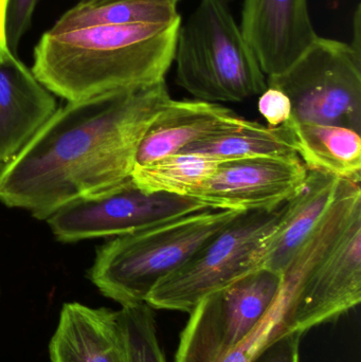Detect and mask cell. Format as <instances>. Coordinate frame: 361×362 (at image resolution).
<instances>
[{
  "mask_svg": "<svg viewBox=\"0 0 361 362\" xmlns=\"http://www.w3.org/2000/svg\"><path fill=\"white\" fill-rule=\"evenodd\" d=\"M57 101L31 69L11 55L0 63V168L57 112Z\"/></svg>",
  "mask_w": 361,
  "mask_h": 362,
  "instance_id": "obj_13",
  "label": "cell"
},
{
  "mask_svg": "<svg viewBox=\"0 0 361 362\" xmlns=\"http://www.w3.org/2000/svg\"><path fill=\"white\" fill-rule=\"evenodd\" d=\"M307 174L299 157L222 161L192 197L212 209L271 210L296 196Z\"/></svg>",
  "mask_w": 361,
  "mask_h": 362,
  "instance_id": "obj_10",
  "label": "cell"
},
{
  "mask_svg": "<svg viewBox=\"0 0 361 362\" xmlns=\"http://www.w3.org/2000/svg\"><path fill=\"white\" fill-rule=\"evenodd\" d=\"M179 19L177 8L153 2L122 0L95 6L76 4L59 17L50 31L61 33L93 25L170 23Z\"/></svg>",
  "mask_w": 361,
  "mask_h": 362,
  "instance_id": "obj_19",
  "label": "cell"
},
{
  "mask_svg": "<svg viewBox=\"0 0 361 362\" xmlns=\"http://www.w3.org/2000/svg\"><path fill=\"white\" fill-rule=\"evenodd\" d=\"M170 101L162 81L68 102L0 168V202L47 221L67 204L131 180L138 146Z\"/></svg>",
  "mask_w": 361,
  "mask_h": 362,
  "instance_id": "obj_1",
  "label": "cell"
},
{
  "mask_svg": "<svg viewBox=\"0 0 361 362\" xmlns=\"http://www.w3.org/2000/svg\"><path fill=\"white\" fill-rule=\"evenodd\" d=\"M239 25L267 78L285 72L319 37L309 0H243Z\"/></svg>",
  "mask_w": 361,
  "mask_h": 362,
  "instance_id": "obj_11",
  "label": "cell"
},
{
  "mask_svg": "<svg viewBox=\"0 0 361 362\" xmlns=\"http://www.w3.org/2000/svg\"><path fill=\"white\" fill-rule=\"evenodd\" d=\"M243 119L222 104L171 99L146 129L134 165L180 154L197 142L233 129Z\"/></svg>",
  "mask_w": 361,
  "mask_h": 362,
  "instance_id": "obj_12",
  "label": "cell"
},
{
  "mask_svg": "<svg viewBox=\"0 0 361 362\" xmlns=\"http://www.w3.org/2000/svg\"><path fill=\"white\" fill-rule=\"evenodd\" d=\"M37 0H8L6 6V40L8 49L17 57V49L32 23Z\"/></svg>",
  "mask_w": 361,
  "mask_h": 362,
  "instance_id": "obj_21",
  "label": "cell"
},
{
  "mask_svg": "<svg viewBox=\"0 0 361 362\" xmlns=\"http://www.w3.org/2000/svg\"><path fill=\"white\" fill-rule=\"evenodd\" d=\"M350 47L356 54L361 57V6L358 4L353 16V35L350 42Z\"/></svg>",
  "mask_w": 361,
  "mask_h": 362,
  "instance_id": "obj_25",
  "label": "cell"
},
{
  "mask_svg": "<svg viewBox=\"0 0 361 362\" xmlns=\"http://www.w3.org/2000/svg\"><path fill=\"white\" fill-rule=\"evenodd\" d=\"M283 276L260 268L203 298L180 334L175 362H218L249 339L273 310Z\"/></svg>",
  "mask_w": 361,
  "mask_h": 362,
  "instance_id": "obj_7",
  "label": "cell"
},
{
  "mask_svg": "<svg viewBox=\"0 0 361 362\" xmlns=\"http://www.w3.org/2000/svg\"><path fill=\"white\" fill-rule=\"evenodd\" d=\"M182 153L205 155L220 161L298 157L288 123L273 127L246 119L233 129L197 142Z\"/></svg>",
  "mask_w": 361,
  "mask_h": 362,
  "instance_id": "obj_17",
  "label": "cell"
},
{
  "mask_svg": "<svg viewBox=\"0 0 361 362\" xmlns=\"http://www.w3.org/2000/svg\"><path fill=\"white\" fill-rule=\"evenodd\" d=\"M207 208L196 198L148 193L131 178L112 191L67 204L47 223L59 242L74 243L126 235Z\"/></svg>",
  "mask_w": 361,
  "mask_h": 362,
  "instance_id": "obj_8",
  "label": "cell"
},
{
  "mask_svg": "<svg viewBox=\"0 0 361 362\" xmlns=\"http://www.w3.org/2000/svg\"><path fill=\"white\" fill-rule=\"evenodd\" d=\"M297 155L309 171L360 182V133L333 124L288 121Z\"/></svg>",
  "mask_w": 361,
  "mask_h": 362,
  "instance_id": "obj_16",
  "label": "cell"
},
{
  "mask_svg": "<svg viewBox=\"0 0 361 362\" xmlns=\"http://www.w3.org/2000/svg\"><path fill=\"white\" fill-rule=\"evenodd\" d=\"M49 357L51 362H129L118 310L64 304Z\"/></svg>",
  "mask_w": 361,
  "mask_h": 362,
  "instance_id": "obj_14",
  "label": "cell"
},
{
  "mask_svg": "<svg viewBox=\"0 0 361 362\" xmlns=\"http://www.w3.org/2000/svg\"><path fill=\"white\" fill-rule=\"evenodd\" d=\"M220 163L205 155L182 153L146 165H134L131 178L148 193L192 197Z\"/></svg>",
  "mask_w": 361,
  "mask_h": 362,
  "instance_id": "obj_18",
  "label": "cell"
},
{
  "mask_svg": "<svg viewBox=\"0 0 361 362\" xmlns=\"http://www.w3.org/2000/svg\"><path fill=\"white\" fill-rule=\"evenodd\" d=\"M122 1V0H80L78 6H95L100 4H110V2ZM133 1L153 2V4H163V6H174L177 8L178 2L180 0H133Z\"/></svg>",
  "mask_w": 361,
  "mask_h": 362,
  "instance_id": "obj_26",
  "label": "cell"
},
{
  "mask_svg": "<svg viewBox=\"0 0 361 362\" xmlns=\"http://www.w3.org/2000/svg\"><path fill=\"white\" fill-rule=\"evenodd\" d=\"M258 110L268 127L286 124L292 118V102L285 93L276 87L267 86L259 98Z\"/></svg>",
  "mask_w": 361,
  "mask_h": 362,
  "instance_id": "obj_22",
  "label": "cell"
},
{
  "mask_svg": "<svg viewBox=\"0 0 361 362\" xmlns=\"http://www.w3.org/2000/svg\"><path fill=\"white\" fill-rule=\"evenodd\" d=\"M292 102L290 120L361 131V57L347 42L319 37L285 72L267 78Z\"/></svg>",
  "mask_w": 361,
  "mask_h": 362,
  "instance_id": "obj_6",
  "label": "cell"
},
{
  "mask_svg": "<svg viewBox=\"0 0 361 362\" xmlns=\"http://www.w3.org/2000/svg\"><path fill=\"white\" fill-rule=\"evenodd\" d=\"M118 314L129 362H167L150 305L146 302L129 304L122 306Z\"/></svg>",
  "mask_w": 361,
  "mask_h": 362,
  "instance_id": "obj_20",
  "label": "cell"
},
{
  "mask_svg": "<svg viewBox=\"0 0 361 362\" xmlns=\"http://www.w3.org/2000/svg\"><path fill=\"white\" fill-rule=\"evenodd\" d=\"M361 301V214L305 276L285 312L292 332L305 334L343 316Z\"/></svg>",
  "mask_w": 361,
  "mask_h": 362,
  "instance_id": "obj_9",
  "label": "cell"
},
{
  "mask_svg": "<svg viewBox=\"0 0 361 362\" xmlns=\"http://www.w3.org/2000/svg\"><path fill=\"white\" fill-rule=\"evenodd\" d=\"M6 6H8V0H0V63L13 55L8 49V40H6Z\"/></svg>",
  "mask_w": 361,
  "mask_h": 362,
  "instance_id": "obj_24",
  "label": "cell"
},
{
  "mask_svg": "<svg viewBox=\"0 0 361 362\" xmlns=\"http://www.w3.org/2000/svg\"><path fill=\"white\" fill-rule=\"evenodd\" d=\"M288 202L271 210L239 212L184 265L159 282L146 303L153 310L190 314L210 293L263 268Z\"/></svg>",
  "mask_w": 361,
  "mask_h": 362,
  "instance_id": "obj_5",
  "label": "cell"
},
{
  "mask_svg": "<svg viewBox=\"0 0 361 362\" xmlns=\"http://www.w3.org/2000/svg\"><path fill=\"white\" fill-rule=\"evenodd\" d=\"M303 335L301 332H290L271 340L250 362H300Z\"/></svg>",
  "mask_w": 361,
  "mask_h": 362,
  "instance_id": "obj_23",
  "label": "cell"
},
{
  "mask_svg": "<svg viewBox=\"0 0 361 362\" xmlns=\"http://www.w3.org/2000/svg\"><path fill=\"white\" fill-rule=\"evenodd\" d=\"M232 0H199L176 36V83L195 100L237 103L260 95L267 76L233 16Z\"/></svg>",
  "mask_w": 361,
  "mask_h": 362,
  "instance_id": "obj_4",
  "label": "cell"
},
{
  "mask_svg": "<svg viewBox=\"0 0 361 362\" xmlns=\"http://www.w3.org/2000/svg\"><path fill=\"white\" fill-rule=\"evenodd\" d=\"M182 21L49 30L34 48L31 71L68 102L153 86L173 65Z\"/></svg>",
  "mask_w": 361,
  "mask_h": 362,
  "instance_id": "obj_2",
  "label": "cell"
},
{
  "mask_svg": "<svg viewBox=\"0 0 361 362\" xmlns=\"http://www.w3.org/2000/svg\"><path fill=\"white\" fill-rule=\"evenodd\" d=\"M339 182L341 180L334 176L309 171L302 189L288 202L263 268L282 274L324 218L335 199Z\"/></svg>",
  "mask_w": 361,
  "mask_h": 362,
  "instance_id": "obj_15",
  "label": "cell"
},
{
  "mask_svg": "<svg viewBox=\"0 0 361 362\" xmlns=\"http://www.w3.org/2000/svg\"><path fill=\"white\" fill-rule=\"evenodd\" d=\"M239 213L207 208L117 236L97 249L89 280L121 306L144 303L159 282L184 265Z\"/></svg>",
  "mask_w": 361,
  "mask_h": 362,
  "instance_id": "obj_3",
  "label": "cell"
}]
</instances>
